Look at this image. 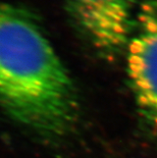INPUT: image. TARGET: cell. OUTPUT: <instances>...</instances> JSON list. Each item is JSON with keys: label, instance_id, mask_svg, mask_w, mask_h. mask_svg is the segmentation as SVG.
Listing matches in <instances>:
<instances>
[{"label": "cell", "instance_id": "1", "mask_svg": "<svg viewBox=\"0 0 157 158\" xmlns=\"http://www.w3.org/2000/svg\"><path fill=\"white\" fill-rule=\"evenodd\" d=\"M0 106L45 137L65 135L79 113L72 80L41 26L9 3H0Z\"/></svg>", "mask_w": 157, "mask_h": 158}, {"label": "cell", "instance_id": "2", "mask_svg": "<svg viewBox=\"0 0 157 158\" xmlns=\"http://www.w3.org/2000/svg\"><path fill=\"white\" fill-rule=\"evenodd\" d=\"M126 73L140 112L157 129V0H139L126 48Z\"/></svg>", "mask_w": 157, "mask_h": 158}, {"label": "cell", "instance_id": "3", "mask_svg": "<svg viewBox=\"0 0 157 158\" xmlns=\"http://www.w3.org/2000/svg\"><path fill=\"white\" fill-rule=\"evenodd\" d=\"M76 30L103 55L125 51L135 28L133 0H64Z\"/></svg>", "mask_w": 157, "mask_h": 158}]
</instances>
